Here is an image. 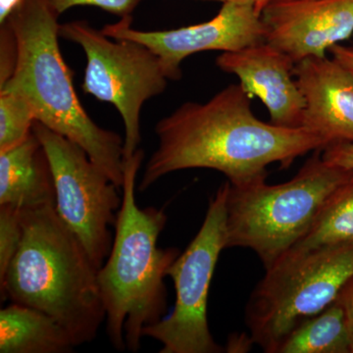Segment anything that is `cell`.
<instances>
[{"label":"cell","instance_id":"1","mask_svg":"<svg viewBox=\"0 0 353 353\" xmlns=\"http://www.w3.org/2000/svg\"><path fill=\"white\" fill-rule=\"evenodd\" d=\"M158 145L145 165L139 192L187 169H212L233 185L267 178V167L290 165L324 150L319 137L304 128L276 126L253 113L252 97L240 83L222 88L205 102L188 101L155 126Z\"/></svg>","mask_w":353,"mask_h":353},{"label":"cell","instance_id":"2","mask_svg":"<svg viewBox=\"0 0 353 353\" xmlns=\"http://www.w3.org/2000/svg\"><path fill=\"white\" fill-rule=\"evenodd\" d=\"M21 218L22 241L0 281L2 301L43 311L75 347L92 343L106 317L99 269L55 205L23 209Z\"/></svg>","mask_w":353,"mask_h":353},{"label":"cell","instance_id":"3","mask_svg":"<svg viewBox=\"0 0 353 353\" xmlns=\"http://www.w3.org/2000/svg\"><path fill=\"white\" fill-rule=\"evenodd\" d=\"M143 157L139 148L124 160L122 204L112 246L97 272L106 331L111 345L119 352H138L143 329L166 316L164 279L180 255L176 248L158 246L167 222L164 209L141 208L137 204V180Z\"/></svg>","mask_w":353,"mask_h":353},{"label":"cell","instance_id":"4","mask_svg":"<svg viewBox=\"0 0 353 353\" xmlns=\"http://www.w3.org/2000/svg\"><path fill=\"white\" fill-rule=\"evenodd\" d=\"M58 17L48 0H22L14 9L6 22L17 41V63L0 88L24 95L36 121L80 145L121 190L124 139L95 124L79 101L60 50Z\"/></svg>","mask_w":353,"mask_h":353},{"label":"cell","instance_id":"5","mask_svg":"<svg viewBox=\"0 0 353 353\" xmlns=\"http://www.w3.org/2000/svg\"><path fill=\"white\" fill-rule=\"evenodd\" d=\"M320 152L288 182L230 183L226 248H250L267 269L305 236L330 194L353 172L325 161Z\"/></svg>","mask_w":353,"mask_h":353},{"label":"cell","instance_id":"6","mask_svg":"<svg viewBox=\"0 0 353 353\" xmlns=\"http://www.w3.org/2000/svg\"><path fill=\"white\" fill-rule=\"evenodd\" d=\"M353 276V243L290 250L266 269L245 308L253 343L276 353L294 327L336 301Z\"/></svg>","mask_w":353,"mask_h":353},{"label":"cell","instance_id":"7","mask_svg":"<svg viewBox=\"0 0 353 353\" xmlns=\"http://www.w3.org/2000/svg\"><path fill=\"white\" fill-rule=\"evenodd\" d=\"M59 36L82 48L87 58L83 92L117 109L125 128L124 160L132 157L141 141L143 104L163 94L170 81L159 58L148 46L110 38L87 21L60 24Z\"/></svg>","mask_w":353,"mask_h":353},{"label":"cell","instance_id":"8","mask_svg":"<svg viewBox=\"0 0 353 353\" xmlns=\"http://www.w3.org/2000/svg\"><path fill=\"white\" fill-rule=\"evenodd\" d=\"M229 187L225 183L210 199L199 233L167 271L175 288V305L170 314L143 331V338L161 345L160 353L224 352L209 329L208 303L218 259L226 248Z\"/></svg>","mask_w":353,"mask_h":353},{"label":"cell","instance_id":"9","mask_svg":"<svg viewBox=\"0 0 353 353\" xmlns=\"http://www.w3.org/2000/svg\"><path fill=\"white\" fill-rule=\"evenodd\" d=\"M32 131L50 160L58 215L99 270L112 246L111 227L122 204L120 189L80 145L39 121Z\"/></svg>","mask_w":353,"mask_h":353},{"label":"cell","instance_id":"10","mask_svg":"<svg viewBox=\"0 0 353 353\" xmlns=\"http://www.w3.org/2000/svg\"><path fill=\"white\" fill-rule=\"evenodd\" d=\"M132 16L101 31L112 39H131L148 46L159 58L167 78H182L185 58L203 51L232 52L263 43L266 29L253 0H228L212 19L169 31H141L132 27Z\"/></svg>","mask_w":353,"mask_h":353},{"label":"cell","instance_id":"11","mask_svg":"<svg viewBox=\"0 0 353 353\" xmlns=\"http://www.w3.org/2000/svg\"><path fill=\"white\" fill-rule=\"evenodd\" d=\"M261 20L265 41L297 63L352 36L353 0H272Z\"/></svg>","mask_w":353,"mask_h":353},{"label":"cell","instance_id":"12","mask_svg":"<svg viewBox=\"0 0 353 353\" xmlns=\"http://www.w3.org/2000/svg\"><path fill=\"white\" fill-rule=\"evenodd\" d=\"M218 68L240 80L250 97H259L276 126L303 128L305 102L294 76L296 62L283 51L263 43L216 59Z\"/></svg>","mask_w":353,"mask_h":353},{"label":"cell","instance_id":"13","mask_svg":"<svg viewBox=\"0 0 353 353\" xmlns=\"http://www.w3.org/2000/svg\"><path fill=\"white\" fill-rule=\"evenodd\" d=\"M294 76L304 97L303 128L319 137L325 148L353 143V76L333 57L297 62Z\"/></svg>","mask_w":353,"mask_h":353},{"label":"cell","instance_id":"14","mask_svg":"<svg viewBox=\"0 0 353 353\" xmlns=\"http://www.w3.org/2000/svg\"><path fill=\"white\" fill-rule=\"evenodd\" d=\"M0 205L20 210L55 205L50 160L32 131L19 145L0 152Z\"/></svg>","mask_w":353,"mask_h":353},{"label":"cell","instance_id":"15","mask_svg":"<svg viewBox=\"0 0 353 353\" xmlns=\"http://www.w3.org/2000/svg\"><path fill=\"white\" fill-rule=\"evenodd\" d=\"M75 347L63 327L43 311L14 303L0 311L1 353H69Z\"/></svg>","mask_w":353,"mask_h":353},{"label":"cell","instance_id":"16","mask_svg":"<svg viewBox=\"0 0 353 353\" xmlns=\"http://www.w3.org/2000/svg\"><path fill=\"white\" fill-rule=\"evenodd\" d=\"M276 353H352L345 310L338 297L294 327L279 343Z\"/></svg>","mask_w":353,"mask_h":353},{"label":"cell","instance_id":"17","mask_svg":"<svg viewBox=\"0 0 353 353\" xmlns=\"http://www.w3.org/2000/svg\"><path fill=\"white\" fill-rule=\"evenodd\" d=\"M353 243V172L324 202L310 230L290 250Z\"/></svg>","mask_w":353,"mask_h":353},{"label":"cell","instance_id":"18","mask_svg":"<svg viewBox=\"0 0 353 353\" xmlns=\"http://www.w3.org/2000/svg\"><path fill=\"white\" fill-rule=\"evenodd\" d=\"M34 121V109L24 95L0 88V152L24 141L31 134Z\"/></svg>","mask_w":353,"mask_h":353},{"label":"cell","instance_id":"19","mask_svg":"<svg viewBox=\"0 0 353 353\" xmlns=\"http://www.w3.org/2000/svg\"><path fill=\"white\" fill-rule=\"evenodd\" d=\"M23 238L20 209L0 205V281L19 250Z\"/></svg>","mask_w":353,"mask_h":353},{"label":"cell","instance_id":"20","mask_svg":"<svg viewBox=\"0 0 353 353\" xmlns=\"http://www.w3.org/2000/svg\"><path fill=\"white\" fill-rule=\"evenodd\" d=\"M58 16L76 6H95L121 18L131 16L141 0H48Z\"/></svg>","mask_w":353,"mask_h":353},{"label":"cell","instance_id":"21","mask_svg":"<svg viewBox=\"0 0 353 353\" xmlns=\"http://www.w3.org/2000/svg\"><path fill=\"white\" fill-rule=\"evenodd\" d=\"M0 85L12 77L17 63V41L10 25L0 24Z\"/></svg>","mask_w":353,"mask_h":353},{"label":"cell","instance_id":"22","mask_svg":"<svg viewBox=\"0 0 353 353\" xmlns=\"http://www.w3.org/2000/svg\"><path fill=\"white\" fill-rule=\"evenodd\" d=\"M323 152L322 157L325 161L347 170H353V143H336L325 148Z\"/></svg>","mask_w":353,"mask_h":353},{"label":"cell","instance_id":"23","mask_svg":"<svg viewBox=\"0 0 353 353\" xmlns=\"http://www.w3.org/2000/svg\"><path fill=\"white\" fill-rule=\"evenodd\" d=\"M338 299L345 310L350 347H352V353H353V276L347 281V284L343 285Z\"/></svg>","mask_w":353,"mask_h":353},{"label":"cell","instance_id":"24","mask_svg":"<svg viewBox=\"0 0 353 353\" xmlns=\"http://www.w3.org/2000/svg\"><path fill=\"white\" fill-rule=\"evenodd\" d=\"M329 52L353 76V46L336 44L330 48Z\"/></svg>","mask_w":353,"mask_h":353},{"label":"cell","instance_id":"25","mask_svg":"<svg viewBox=\"0 0 353 353\" xmlns=\"http://www.w3.org/2000/svg\"><path fill=\"white\" fill-rule=\"evenodd\" d=\"M22 0H0V24L8 19L14 9L19 6Z\"/></svg>","mask_w":353,"mask_h":353},{"label":"cell","instance_id":"26","mask_svg":"<svg viewBox=\"0 0 353 353\" xmlns=\"http://www.w3.org/2000/svg\"><path fill=\"white\" fill-rule=\"evenodd\" d=\"M253 1H254L255 8H256L257 13L261 15L262 11H263L265 7L268 6L272 0H253Z\"/></svg>","mask_w":353,"mask_h":353},{"label":"cell","instance_id":"27","mask_svg":"<svg viewBox=\"0 0 353 353\" xmlns=\"http://www.w3.org/2000/svg\"><path fill=\"white\" fill-rule=\"evenodd\" d=\"M209 1H219L222 2V3H224V2L228 1V0H209Z\"/></svg>","mask_w":353,"mask_h":353}]
</instances>
